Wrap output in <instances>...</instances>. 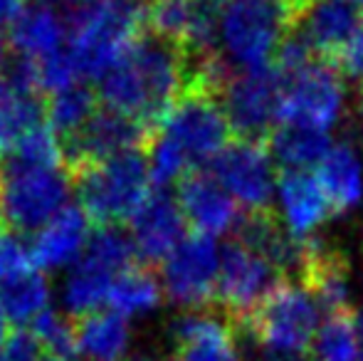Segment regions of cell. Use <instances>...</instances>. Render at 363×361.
I'll list each match as a JSON object with an SVG mask.
<instances>
[{"instance_id": "6da1fadb", "label": "cell", "mask_w": 363, "mask_h": 361, "mask_svg": "<svg viewBox=\"0 0 363 361\" xmlns=\"http://www.w3.org/2000/svg\"><path fill=\"white\" fill-rule=\"evenodd\" d=\"M191 84V55L148 33L99 79V99L153 131Z\"/></svg>"}, {"instance_id": "7a4b0ae2", "label": "cell", "mask_w": 363, "mask_h": 361, "mask_svg": "<svg viewBox=\"0 0 363 361\" xmlns=\"http://www.w3.org/2000/svg\"><path fill=\"white\" fill-rule=\"evenodd\" d=\"M67 20L79 77L101 79L144 35L146 0H50Z\"/></svg>"}, {"instance_id": "3957f363", "label": "cell", "mask_w": 363, "mask_h": 361, "mask_svg": "<svg viewBox=\"0 0 363 361\" xmlns=\"http://www.w3.org/2000/svg\"><path fill=\"white\" fill-rule=\"evenodd\" d=\"M296 28L279 0H225L218 23V52L233 72L269 67L274 52Z\"/></svg>"}, {"instance_id": "277c9868", "label": "cell", "mask_w": 363, "mask_h": 361, "mask_svg": "<svg viewBox=\"0 0 363 361\" xmlns=\"http://www.w3.org/2000/svg\"><path fill=\"white\" fill-rule=\"evenodd\" d=\"M72 179L79 193V206L89 221L99 226H121L131 221L151 193L146 146L84 166L72 174Z\"/></svg>"}, {"instance_id": "5b68a950", "label": "cell", "mask_w": 363, "mask_h": 361, "mask_svg": "<svg viewBox=\"0 0 363 361\" xmlns=\"http://www.w3.org/2000/svg\"><path fill=\"white\" fill-rule=\"evenodd\" d=\"M153 134L173 146L191 169L211 164L230 144L228 116L220 104V96L203 87H191L166 111Z\"/></svg>"}, {"instance_id": "8992f818", "label": "cell", "mask_w": 363, "mask_h": 361, "mask_svg": "<svg viewBox=\"0 0 363 361\" xmlns=\"http://www.w3.org/2000/svg\"><path fill=\"white\" fill-rule=\"evenodd\" d=\"M74 179L67 166L30 169L3 166L0 181V216L15 233H38L60 211L67 208Z\"/></svg>"}, {"instance_id": "52a82bcc", "label": "cell", "mask_w": 363, "mask_h": 361, "mask_svg": "<svg viewBox=\"0 0 363 361\" xmlns=\"http://www.w3.org/2000/svg\"><path fill=\"white\" fill-rule=\"evenodd\" d=\"M316 324H319L316 299L301 284L282 279L262 299L245 327L250 329L257 347L306 354L319 332Z\"/></svg>"}, {"instance_id": "ba28073f", "label": "cell", "mask_w": 363, "mask_h": 361, "mask_svg": "<svg viewBox=\"0 0 363 361\" xmlns=\"http://www.w3.org/2000/svg\"><path fill=\"white\" fill-rule=\"evenodd\" d=\"M282 94L284 82L269 65L235 72L218 96L233 134L262 144L282 119Z\"/></svg>"}, {"instance_id": "9c48e42d", "label": "cell", "mask_w": 363, "mask_h": 361, "mask_svg": "<svg viewBox=\"0 0 363 361\" xmlns=\"http://www.w3.org/2000/svg\"><path fill=\"white\" fill-rule=\"evenodd\" d=\"M163 294L183 312L208 309L216 302L220 277V250L208 235H186L161 262Z\"/></svg>"}, {"instance_id": "30bf717a", "label": "cell", "mask_w": 363, "mask_h": 361, "mask_svg": "<svg viewBox=\"0 0 363 361\" xmlns=\"http://www.w3.org/2000/svg\"><path fill=\"white\" fill-rule=\"evenodd\" d=\"M282 274L269 260L250 250L240 240H230L220 250L218 304L235 324H247L262 299L282 282Z\"/></svg>"}, {"instance_id": "8fae6325", "label": "cell", "mask_w": 363, "mask_h": 361, "mask_svg": "<svg viewBox=\"0 0 363 361\" xmlns=\"http://www.w3.org/2000/svg\"><path fill=\"white\" fill-rule=\"evenodd\" d=\"M346 84L344 72L329 62L316 60L311 67L284 82L282 119L329 131L346 114Z\"/></svg>"}, {"instance_id": "7c38bea8", "label": "cell", "mask_w": 363, "mask_h": 361, "mask_svg": "<svg viewBox=\"0 0 363 361\" xmlns=\"http://www.w3.org/2000/svg\"><path fill=\"white\" fill-rule=\"evenodd\" d=\"M211 166L216 181L247 213L272 211V196L279 176L264 144L235 139L211 161Z\"/></svg>"}, {"instance_id": "4fadbf2b", "label": "cell", "mask_w": 363, "mask_h": 361, "mask_svg": "<svg viewBox=\"0 0 363 361\" xmlns=\"http://www.w3.org/2000/svg\"><path fill=\"white\" fill-rule=\"evenodd\" d=\"M153 131L144 124L119 114L114 109L99 106L89 121L77 134L62 141L65 166L69 174L96 161L111 159L116 154H124L131 149H144Z\"/></svg>"}, {"instance_id": "5bb4252c", "label": "cell", "mask_w": 363, "mask_h": 361, "mask_svg": "<svg viewBox=\"0 0 363 361\" xmlns=\"http://www.w3.org/2000/svg\"><path fill=\"white\" fill-rule=\"evenodd\" d=\"M351 260L339 245H331L324 238L301 240V270L296 284L316 299L329 314L354 312L351 307Z\"/></svg>"}, {"instance_id": "9a60e30c", "label": "cell", "mask_w": 363, "mask_h": 361, "mask_svg": "<svg viewBox=\"0 0 363 361\" xmlns=\"http://www.w3.org/2000/svg\"><path fill=\"white\" fill-rule=\"evenodd\" d=\"M171 339L176 361H242L238 329L216 309H193L173 319Z\"/></svg>"}, {"instance_id": "2e32d148", "label": "cell", "mask_w": 363, "mask_h": 361, "mask_svg": "<svg viewBox=\"0 0 363 361\" xmlns=\"http://www.w3.org/2000/svg\"><path fill=\"white\" fill-rule=\"evenodd\" d=\"M129 235L136 255L151 265H161L186 238V218L178 201L166 191L148 193L129 221Z\"/></svg>"}, {"instance_id": "e0dca14e", "label": "cell", "mask_w": 363, "mask_h": 361, "mask_svg": "<svg viewBox=\"0 0 363 361\" xmlns=\"http://www.w3.org/2000/svg\"><path fill=\"white\" fill-rule=\"evenodd\" d=\"M363 25V13L349 0H311L296 30L309 40L321 62L341 67L346 50Z\"/></svg>"}, {"instance_id": "ac0fdd59", "label": "cell", "mask_w": 363, "mask_h": 361, "mask_svg": "<svg viewBox=\"0 0 363 361\" xmlns=\"http://www.w3.org/2000/svg\"><path fill=\"white\" fill-rule=\"evenodd\" d=\"M176 201L186 223L198 235H225L230 231H238L242 221L235 198L220 186L213 174L191 171L178 183Z\"/></svg>"}, {"instance_id": "d6986e66", "label": "cell", "mask_w": 363, "mask_h": 361, "mask_svg": "<svg viewBox=\"0 0 363 361\" xmlns=\"http://www.w3.org/2000/svg\"><path fill=\"white\" fill-rule=\"evenodd\" d=\"M67 20L60 13L57 5L50 0H35L25 5L18 18L10 23L8 43L20 60L43 62L52 55L67 50Z\"/></svg>"}, {"instance_id": "ffe728a7", "label": "cell", "mask_w": 363, "mask_h": 361, "mask_svg": "<svg viewBox=\"0 0 363 361\" xmlns=\"http://www.w3.org/2000/svg\"><path fill=\"white\" fill-rule=\"evenodd\" d=\"M279 193V218L294 240H306L324 226L334 211L326 198L324 188L309 171H282L277 179Z\"/></svg>"}, {"instance_id": "44dd1931", "label": "cell", "mask_w": 363, "mask_h": 361, "mask_svg": "<svg viewBox=\"0 0 363 361\" xmlns=\"http://www.w3.org/2000/svg\"><path fill=\"white\" fill-rule=\"evenodd\" d=\"M89 223L84 208L67 206L48 226L40 228L33 240V257L38 270H69L84 255L91 235Z\"/></svg>"}, {"instance_id": "7402d4cb", "label": "cell", "mask_w": 363, "mask_h": 361, "mask_svg": "<svg viewBox=\"0 0 363 361\" xmlns=\"http://www.w3.org/2000/svg\"><path fill=\"white\" fill-rule=\"evenodd\" d=\"M131 344V322L111 309H99L74 324V354L82 361H126Z\"/></svg>"}, {"instance_id": "603a6c76", "label": "cell", "mask_w": 363, "mask_h": 361, "mask_svg": "<svg viewBox=\"0 0 363 361\" xmlns=\"http://www.w3.org/2000/svg\"><path fill=\"white\" fill-rule=\"evenodd\" d=\"M319 183L331 203L334 216L354 211L363 196V164L354 141H341L319 164Z\"/></svg>"}, {"instance_id": "cb8c5ba5", "label": "cell", "mask_w": 363, "mask_h": 361, "mask_svg": "<svg viewBox=\"0 0 363 361\" xmlns=\"http://www.w3.org/2000/svg\"><path fill=\"white\" fill-rule=\"evenodd\" d=\"M267 151L272 161L282 166V171H306L309 166H319L331 151V139L326 131L314 126L279 121L267 136Z\"/></svg>"}, {"instance_id": "d4e9b609", "label": "cell", "mask_w": 363, "mask_h": 361, "mask_svg": "<svg viewBox=\"0 0 363 361\" xmlns=\"http://www.w3.org/2000/svg\"><path fill=\"white\" fill-rule=\"evenodd\" d=\"M116 274L96 262L79 257L65 274L60 284V304L69 317H89V314L104 309L109 302V289Z\"/></svg>"}, {"instance_id": "484cf974", "label": "cell", "mask_w": 363, "mask_h": 361, "mask_svg": "<svg viewBox=\"0 0 363 361\" xmlns=\"http://www.w3.org/2000/svg\"><path fill=\"white\" fill-rule=\"evenodd\" d=\"M161 277L153 274L144 265H131L121 270L111 282L109 289V309L121 314L124 319H141L153 314L163 302Z\"/></svg>"}, {"instance_id": "4316f807", "label": "cell", "mask_w": 363, "mask_h": 361, "mask_svg": "<svg viewBox=\"0 0 363 361\" xmlns=\"http://www.w3.org/2000/svg\"><path fill=\"white\" fill-rule=\"evenodd\" d=\"M43 121L45 104L40 94L0 77V151H13V146Z\"/></svg>"}, {"instance_id": "83f0119b", "label": "cell", "mask_w": 363, "mask_h": 361, "mask_svg": "<svg viewBox=\"0 0 363 361\" xmlns=\"http://www.w3.org/2000/svg\"><path fill=\"white\" fill-rule=\"evenodd\" d=\"M50 302H52V289L43 270H33L0 287V304L10 324H18L20 329L30 327L45 312H50L52 309Z\"/></svg>"}, {"instance_id": "f1b7e54d", "label": "cell", "mask_w": 363, "mask_h": 361, "mask_svg": "<svg viewBox=\"0 0 363 361\" xmlns=\"http://www.w3.org/2000/svg\"><path fill=\"white\" fill-rule=\"evenodd\" d=\"M96 101H99L96 91L82 82H77L62 91H55V94H50L48 104H45L48 126L62 141L69 139L94 116V111L99 109Z\"/></svg>"}, {"instance_id": "f546056e", "label": "cell", "mask_w": 363, "mask_h": 361, "mask_svg": "<svg viewBox=\"0 0 363 361\" xmlns=\"http://www.w3.org/2000/svg\"><path fill=\"white\" fill-rule=\"evenodd\" d=\"M311 361H361L356 314H329L311 342Z\"/></svg>"}, {"instance_id": "4dcf8cb0", "label": "cell", "mask_w": 363, "mask_h": 361, "mask_svg": "<svg viewBox=\"0 0 363 361\" xmlns=\"http://www.w3.org/2000/svg\"><path fill=\"white\" fill-rule=\"evenodd\" d=\"M82 257L119 274L121 270L134 265L136 248L131 243L129 231H124L121 226H99L96 231H91Z\"/></svg>"}, {"instance_id": "1f68e13d", "label": "cell", "mask_w": 363, "mask_h": 361, "mask_svg": "<svg viewBox=\"0 0 363 361\" xmlns=\"http://www.w3.org/2000/svg\"><path fill=\"white\" fill-rule=\"evenodd\" d=\"M65 151L60 136L48 124L35 126L10 151V166H30V169H55L62 166Z\"/></svg>"}, {"instance_id": "d6a6232c", "label": "cell", "mask_w": 363, "mask_h": 361, "mask_svg": "<svg viewBox=\"0 0 363 361\" xmlns=\"http://www.w3.org/2000/svg\"><path fill=\"white\" fill-rule=\"evenodd\" d=\"M30 332L43 344L45 354L52 357H72L74 354V324L55 309L45 312L38 322L30 324Z\"/></svg>"}, {"instance_id": "836d02e7", "label": "cell", "mask_w": 363, "mask_h": 361, "mask_svg": "<svg viewBox=\"0 0 363 361\" xmlns=\"http://www.w3.org/2000/svg\"><path fill=\"white\" fill-rule=\"evenodd\" d=\"M33 270H38L33 245H28L25 238L15 231L0 233V287Z\"/></svg>"}, {"instance_id": "e575fe53", "label": "cell", "mask_w": 363, "mask_h": 361, "mask_svg": "<svg viewBox=\"0 0 363 361\" xmlns=\"http://www.w3.org/2000/svg\"><path fill=\"white\" fill-rule=\"evenodd\" d=\"M45 349L30 329L10 332L0 347V361H43Z\"/></svg>"}, {"instance_id": "d590c367", "label": "cell", "mask_w": 363, "mask_h": 361, "mask_svg": "<svg viewBox=\"0 0 363 361\" xmlns=\"http://www.w3.org/2000/svg\"><path fill=\"white\" fill-rule=\"evenodd\" d=\"M339 70L351 82H356V89H363V25H361L359 35L354 38V43H351V48L346 50Z\"/></svg>"}, {"instance_id": "8d00e7d4", "label": "cell", "mask_w": 363, "mask_h": 361, "mask_svg": "<svg viewBox=\"0 0 363 361\" xmlns=\"http://www.w3.org/2000/svg\"><path fill=\"white\" fill-rule=\"evenodd\" d=\"M23 8H25V0H0V25L13 23Z\"/></svg>"}, {"instance_id": "74e56055", "label": "cell", "mask_w": 363, "mask_h": 361, "mask_svg": "<svg viewBox=\"0 0 363 361\" xmlns=\"http://www.w3.org/2000/svg\"><path fill=\"white\" fill-rule=\"evenodd\" d=\"M282 5H287V8L294 13V18H296V23H299V18H301V13H304L306 8H309V3L311 0H279Z\"/></svg>"}, {"instance_id": "f35d334b", "label": "cell", "mask_w": 363, "mask_h": 361, "mask_svg": "<svg viewBox=\"0 0 363 361\" xmlns=\"http://www.w3.org/2000/svg\"><path fill=\"white\" fill-rule=\"evenodd\" d=\"M8 334H10V319H8V314H5L3 304H0V347H3V342L8 339Z\"/></svg>"}, {"instance_id": "ab89813d", "label": "cell", "mask_w": 363, "mask_h": 361, "mask_svg": "<svg viewBox=\"0 0 363 361\" xmlns=\"http://www.w3.org/2000/svg\"><path fill=\"white\" fill-rule=\"evenodd\" d=\"M5 60H8V40H5L3 30H0V70L5 67Z\"/></svg>"}, {"instance_id": "60d3db41", "label": "cell", "mask_w": 363, "mask_h": 361, "mask_svg": "<svg viewBox=\"0 0 363 361\" xmlns=\"http://www.w3.org/2000/svg\"><path fill=\"white\" fill-rule=\"evenodd\" d=\"M356 332H359V344H361V361H363V309L356 314Z\"/></svg>"}, {"instance_id": "b9f144b4", "label": "cell", "mask_w": 363, "mask_h": 361, "mask_svg": "<svg viewBox=\"0 0 363 361\" xmlns=\"http://www.w3.org/2000/svg\"><path fill=\"white\" fill-rule=\"evenodd\" d=\"M43 361H69V357H52V354H45Z\"/></svg>"}, {"instance_id": "7bdbcfd3", "label": "cell", "mask_w": 363, "mask_h": 361, "mask_svg": "<svg viewBox=\"0 0 363 361\" xmlns=\"http://www.w3.org/2000/svg\"><path fill=\"white\" fill-rule=\"evenodd\" d=\"M136 361H176V359H161V357H144V359H136Z\"/></svg>"}, {"instance_id": "ee69618b", "label": "cell", "mask_w": 363, "mask_h": 361, "mask_svg": "<svg viewBox=\"0 0 363 361\" xmlns=\"http://www.w3.org/2000/svg\"><path fill=\"white\" fill-rule=\"evenodd\" d=\"M349 3H354L356 8H359V10H363V0H349Z\"/></svg>"}, {"instance_id": "f6af8a7d", "label": "cell", "mask_w": 363, "mask_h": 361, "mask_svg": "<svg viewBox=\"0 0 363 361\" xmlns=\"http://www.w3.org/2000/svg\"><path fill=\"white\" fill-rule=\"evenodd\" d=\"M0 228H3V216H0Z\"/></svg>"}]
</instances>
